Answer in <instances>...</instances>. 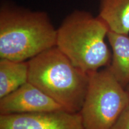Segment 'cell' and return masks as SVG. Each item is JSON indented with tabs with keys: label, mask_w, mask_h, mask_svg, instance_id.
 <instances>
[{
	"label": "cell",
	"mask_w": 129,
	"mask_h": 129,
	"mask_svg": "<svg viewBox=\"0 0 129 129\" xmlns=\"http://www.w3.org/2000/svg\"><path fill=\"white\" fill-rule=\"evenodd\" d=\"M98 16L109 31L128 35L129 0H100Z\"/></svg>",
	"instance_id": "8"
},
{
	"label": "cell",
	"mask_w": 129,
	"mask_h": 129,
	"mask_svg": "<svg viewBox=\"0 0 129 129\" xmlns=\"http://www.w3.org/2000/svg\"><path fill=\"white\" fill-rule=\"evenodd\" d=\"M0 129H84L80 112L66 111L0 115Z\"/></svg>",
	"instance_id": "5"
},
{
	"label": "cell",
	"mask_w": 129,
	"mask_h": 129,
	"mask_svg": "<svg viewBox=\"0 0 129 129\" xmlns=\"http://www.w3.org/2000/svg\"><path fill=\"white\" fill-rule=\"evenodd\" d=\"M128 105L127 90L108 67L91 72L80 112L84 129H110Z\"/></svg>",
	"instance_id": "4"
},
{
	"label": "cell",
	"mask_w": 129,
	"mask_h": 129,
	"mask_svg": "<svg viewBox=\"0 0 129 129\" xmlns=\"http://www.w3.org/2000/svg\"><path fill=\"white\" fill-rule=\"evenodd\" d=\"M28 82L71 113L80 112L89 83V74L72 63L57 47L28 60Z\"/></svg>",
	"instance_id": "2"
},
{
	"label": "cell",
	"mask_w": 129,
	"mask_h": 129,
	"mask_svg": "<svg viewBox=\"0 0 129 129\" xmlns=\"http://www.w3.org/2000/svg\"><path fill=\"white\" fill-rule=\"evenodd\" d=\"M57 29L46 12L9 3L0 8V58L29 60L56 46Z\"/></svg>",
	"instance_id": "1"
},
{
	"label": "cell",
	"mask_w": 129,
	"mask_h": 129,
	"mask_svg": "<svg viewBox=\"0 0 129 129\" xmlns=\"http://www.w3.org/2000/svg\"><path fill=\"white\" fill-rule=\"evenodd\" d=\"M27 62L0 59V99L28 82Z\"/></svg>",
	"instance_id": "9"
},
{
	"label": "cell",
	"mask_w": 129,
	"mask_h": 129,
	"mask_svg": "<svg viewBox=\"0 0 129 129\" xmlns=\"http://www.w3.org/2000/svg\"><path fill=\"white\" fill-rule=\"evenodd\" d=\"M65 111L40 88L27 82L0 99V115Z\"/></svg>",
	"instance_id": "6"
},
{
	"label": "cell",
	"mask_w": 129,
	"mask_h": 129,
	"mask_svg": "<svg viewBox=\"0 0 129 129\" xmlns=\"http://www.w3.org/2000/svg\"><path fill=\"white\" fill-rule=\"evenodd\" d=\"M109 29L98 16L74 11L57 29L56 47L74 65L87 74L108 65L111 53L105 42Z\"/></svg>",
	"instance_id": "3"
},
{
	"label": "cell",
	"mask_w": 129,
	"mask_h": 129,
	"mask_svg": "<svg viewBox=\"0 0 129 129\" xmlns=\"http://www.w3.org/2000/svg\"><path fill=\"white\" fill-rule=\"evenodd\" d=\"M107 38L112 50V60L108 68L124 87L129 84V37L109 31Z\"/></svg>",
	"instance_id": "7"
},
{
	"label": "cell",
	"mask_w": 129,
	"mask_h": 129,
	"mask_svg": "<svg viewBox=\"0 0 129 129\" xmlns=\"http://www.w3.org/2000/svg\"><path fill=\"white\" fill-rule=\"evenodd\" d=\"M110 129H129V105Z\"/></svg>",
	"instance_id": "10"
},
{
	"label": "cell",
	"mask_w": 129,
	"mask_h": 129,
	"mask_svg": "<svg viewBox=\"0 0 129 129\" xmlns=\"http://www.w3.org/2000/svg\"><path fill=\"white\" fill-rule=\"evenodd\" d=\"M127 92H128V94H129V84L128 85V86H127Z\"/></svg>",
	"instance_id": "11"
}]
</instances>
